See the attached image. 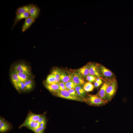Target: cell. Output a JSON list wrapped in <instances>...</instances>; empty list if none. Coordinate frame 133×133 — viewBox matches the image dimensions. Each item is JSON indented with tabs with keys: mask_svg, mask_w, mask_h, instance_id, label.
Segmentation results:
<instances>
[{
	"mask_svg": "<svg viewBox=\"0 0 133 133\" xmlns=\"http://www.w3.org/2000/svg\"><path fill=\"white\" fill-rule=\"evenodd\" d=\"M84 100L89 104L95 106L102 105L107 102V101L103 100L97 94L89 95Z\"/></svg>",
	"mask_w": 133,
	"mask_h": 133,
	"instance_id": "6da1fadb",
	"label": "cell"
},
{
	"mask_svg": "<svg viewBox=\"0 0 133 133\" xmlns=\"http://www.w3.org/2000/svg\"><path fill=\"white\" fill-rule=\"evenodd\" d=\"M70 78L77 85H82L85 83L84 78L79 73L77 70H72L69 72Z\"/></svg>",
	"mask_w": 133,
	"mask_h": 133,
	"instance_id": "7a4b0ae2",
	"label": "cell"
},
{
	"mask_svg": "<svg viewBox=\"0 0 133 133\" xmlns=\"http://www.w3.org/2000/svg\"><path fill=\"white\" fill-rule=\"evenodd\" d=\"M55 93L57 96L62 98L80 101L84 100V99H82L83 98L80 96H77L72 95L66 90H59Z\"/></svg>",
	"mask_w": 133,
	"mask_h": 133,
	"instance_id": "3957f363",
	"label": "cell"
},
{
	"mask_svg": "<svg viewBox=\"0 0 133 133\" xmlns=\"http://www.w3.org/2000/svg\"><path fill=\"white\" fill-rule=\"evenodd\" d=\"M117 87V83L115 79L112 80L111 83L107 87L106 92V100H110L115 94Z\"/></svg>",
	"mask_w": 133,
	"mask_h": 133,
	"instance_id": "277c9868",
	"label": "cell"
},
{
	"mask_svg": "<svg viewBox=\"0 0 133 133\" xmlns=\"http://www.w3.org/2000/svg\"><path fill=\"white\" fill-rule=\"evenodd\" d=\"M89 68L90 75H92L96 77L102 79L101 75L99 69L98 64L93 62H89L88 64Z\"/></svg>",
	"mask_w": 133,
	"mask_h": 133,
	"instance_id": "5b68a950",
	"label": "cell"
},
{
	"mask_svg": "<svg viewBox=\"0 0 133 133\" xmlns=\"http://www.w3.org/2000/svg\"><path fill=\"white\" fill-rule=\"evenodd\" d=\"M14 69L17 72L25 73L31 76V71L29 67L24 64H16L14 66Z\"/></svg>",
	"mask_w": 133,
	"mask_h": 133,
	"instance_id": "8992f818",
	"label": "cell"
},
{
	"mask_svg": "<svg viewBox=\"0 0 133 133\" xmlns=\"http://www.w3.org/2000/svg\"><path fill=\"white\" fill-rule=\"evenodd\" d=\"M112 80H109L105 81L101 86L97 94L101 99L103 100H106V90L107 87L110 84Z\"/></svg>",
	"mask_w": 133,
	"mask_h": 133,
	"instance_id": "52a82bcc",
	"label": "cell"
},
{
	"mask_svg": "<svg viewBox=\"0 0 133 133\" xmlns=\"http://www.w3.org/2000/svg\"><path fill=\"white\" fill-rule=\"evenodd\" d=\"M98 66L100 73L102 77L109 78L113 76V73L108 69L100 64H98Z\"/></svg>",
	"mask_w": 133,
	"mask_h": 133,
	"instance_id": "ba28073f",
	"label": "cell"
},
{
	"mask_svg": "<svg viewBox=\"0 0 133 133\" xmlns=\"http://www.w3.org/2000/svg\"><path fill=\"white\" fill-rule=\"evenodd\" d=\"M34 4L30 3L19 7L16 11V14L29 13L30 10L34 6Z\"/></svg>",
	"mask_w": 133,
	"mask_h": 133,
	"instance_id": "9c48e42d",
	"label": "cell"
},
{
	"mask_svg": "<svg viewBox=\"0 0 133 133\" xmlns=\"http://www.w3.org/2000/svg\"><path fill=\"white\" fill-rule=\"evenodd\" d=\"M35 20L30 16L25 19L22 28V31L24 32L28 30L35 21Z\"/></svg>",
	"mask_w": 133,
	"mask_h": 133,
	"instance_id": "30bf717a",
	"label": "cell"
},
{
	"mask_svg": "<svg viewBox=\"0 0 133 133\" xmlns=\"http://www.w3.org/2000/svg\"><path fill=\"white\" fill-rule=\"evenodd\" d=\"M40 11V9L38 6L35 4L29 12L30 16L36 20L39 16Z\"/></svg>",
	"mask_w": 133,
	"mask_h": 133,
	"instance_id": "8fae6325",
	"label": "cell"
},
{
	"mask_svg": "<svg viewBox=\"0 0 133 133\" xmlns=\"http://www.w3.org/2000/svg\"><path fill=\"white\" fill-rule=\"evenodd\" d=\"M30 16L29 13L16 14V17L14 21L12 29H13L14 27L17 24L18 22L20 20L23 19H25Z\"/></svg>",
	"mask_w": 133,
	"mask_h": 133,
	"instance_id": "7c38bea8",
	"label": "cell"
},
{
	"mask_svg": "<svg viewBox=\"0 0 133 133\" xmlns=\"http://www.w3.org/2000/svg\"><path fill=\"white\" fill-rule=\"evenodd\" d=\"M10 75L12 81L17 90V85L20 81L16 71L14 70L11 72Z\"/></svg>",
	"mask_w": 133,
	"mask_h": 133,
	"instance_id": "4fadbf2b",
	"label": "cell"
},
{
	"mask_svg": "<svg viewBox=\"0 0 133 133\" xmlns=\"http://www.w3.org/2000/svg\"><path fill=\"white\" fill-rule=\"evenodd\" d=\"M77 71L84 78L90 74L89 67L88 64L77 70Z\"/></svg>",
	"mask_w": 133,
	"mask_h": 133,
	"instance_id": "5bb4252c",
	"label": "cell"
},
{
	"mask_svg": "<svg viewBox=\"0 0 133 133\" xmlns=\"http://www.w3.org/2000/svg\"><path fill=\"white\" fill-rule=\"evenodd\" d=\"M45 86L46 88L50 92L56 93L59 90V86L58 83L50 84L45 82Z\"/></svg>",
	"mask_w": 133,
	"mask_h": 133,
	"instance_id": "9a60e30c",
	"label": "cell"
},
{
	"mask_svg": "<svg viewBox=\"0 0 133 133\" xmlns=\"http://www.w3.org/2000/svg\"><path fill=\"white\" fill-rule=\"evenodd\" d=\"M70 80V78L69 72L62 70L60 77V82L66 83Z\"/></svg>",
	"mask_w": 133,
	"mask_h": 133,
	"instance_id": "2e32d148",
	"label": "cell"
},
{
	"mask_svg": "<svg viewBox=\"0 0 133 133\" xmlns=\"http://www.w3.org/2000/svg\"><path fill=\"white\" fill-rule=\"evenodd\" d=\"M62 70L60 68L55 67L52 69L51 74L55 77L57 83L60 82V77Z\"/></svg>",
	"mask_w": 133,
	"mask_h": 133,
	"instance_id": "e0dca14e",
	"label": "cell"
},
{
	"mask_svg": "<svg viewBox=\"0 0 133 133\" xmlns=\"http://www.w3.org/2000/svg\"><path fill=\"white\" fill-rule=\"evenodd\" d=\"M35 122L26 119L20 127H27L30 129L33 128Z\"/></svg>",
	"mask_w": 133,
	"mask_h": 133,
	"instance_id": "ac0fdd59",
	"label": "cell"
},
{
	"mask_svg": "<svg viewBox=\"0 0 133 133\" xmlns=\"http://www.w3.org/2000/svg\"><path fill=\"white\" fill-rule=\"evenodd\" d=\"M9 124L4 120L0 123V133L5 132L9 129Z\"/></svg>",
	"mask_w": 133,
	"mask_h": 133,
	"instance_id": "d6986e66",
	"label": "cell"
},
{
	"mask_svg": "<svg viewBox=\"0 0 133 133\" xmlns=\"http://www.w3.org/2000/svg\"><path fill=\"white\" fill-rule=\"evenodd\" d=\"M75 89L79 96L83 98L84 97L85 95V92L82 85H76Z\"/></svg>",
	"mask_w": 133,
	"mask_h": 133,
	"instance_id": "ffe728a7",
	"label": "cell"
},
{
	"mask_svg": "<svg viewBox=\"0 0 133 133\" xmlns=\"http://www.w3.org/2000/svg\"><path fill=\"white\" fill-rule=\"evenodd\" d=\"M41 115L33 113H30L28 115L26 119L35 122L38 121Z\"/></svg>",
	"mask_w": 133,
	"mask_h": 133,
	"instance_id": "44dd1931",
	"label": "cell"
},
{
	"mask_svg": "<svg viewBox=\"0 0 133 133\" xmlns=\"http://www.w3.org/2000/svg\"><path fill=\"white\" fill-rule=\"evenodd\" d=\"M20 81L24 82L26 80L30 79V76L26 74L21 72H16Z\"/></svg>",
	"mask_w": 133,
	"mask_h": 133,
	"instance_id": "7402d4cb",
	"label": "cell"
},
{
	"mask_svg": "<svg viewBox=\"0 0 133 133\" xmlns=\"http://www.w3.org/2000/svg\"><path fill=\"white\" fill-rule=\"evenodd\" d=\"M94 88V85L91 82H89L85 83L83 86L84 91L87 92L92 91Z\"/></svg>",
	"mask_w": 133,
	"mask_h": 133,
	"instance_id": "603a6c76",
	"label": "cell"
},
{
	"mask_svg": "<svg viewBox=\"0 0 133 133\" xmlns=\"http://www.w3.org/2000/svg\"><path fill=\"white\" fill-rule=\"evenodd\" d=\"M45 83L50 84H55L57 83L56 79L54 76L51 73L47 77Z\"/></svg>",
	"mask_w": 133,
	"mask_h": 133,
	"instance_id": "cb8c5ba5",
	"label": "cell"
},
{
	"mask_svg": "<svg viewBox=\"0 0 133 133\" xmlns=\"http://www.w3.org/2000/svg\"><path fill=\"white\" fill-rule=\"evenodd\" d=\"M25 84L26 90H29L32 88L33 86V82L31 78L24 82Z\"/></svg>",
	"mask_w": 133,
	"mask_h": 133,
	"instance_id": "d4e9b609",
	"label": "cell"
},
{
	"mask_svg": "<svg viewBox=\"0 0 133 133\" xmlns=\"http://www.w3.org/2000/svg\"><path fill=\"white\" fill-rule=\"evenodd\" d=\"M76 85L71 80L65 83V86L66 90L75 89Z\"/></svg>",
	"mask_w": 133,
	"mask_h": 133,
	"instance_id": "484cf974",
	"label": "cell"
},
{
	"mask_svg": "<svg viewBox=\"0 0 133 133\" xmlns=\"http://www.w3.org/2000/svg\"><path fill=\"white\" fill-rule=\"evenodd\" d=\"M17 90L23 91L26 90L25 84L24 82L20 81L17 85Z\"/></svg>",
	"mask_w": 133,
	"mask_h": 133,
	"instance_id": "4316f807",
	"label": "cell"
},
{
	"mask_svg": "<svg viewBox=\"0 0 133 133\" xmlns=\"http://www.w3.org/2000/svg\"><path fill=\"white\" fill-rule=\"evenodd\" d=\"M96 77L94 76L89 74L86 77V79L88 82H93L95 81Z\"/></svg>",
	"mask_w": 133,
	"mask_h": 133,
	"instance_id": "83f0119b",
	"label": "cell"
},
{
	"mask_svg": "<svg viewBox=\"0 0 133 133\" xmlns=\"http://www.w3.org/2000/svg\"><path fill=\"white\" fill-rule=\"evenodd\" d=\"M68 90L69 92L72 95L77 96H80L78 94L75 89H72Z\"/></svg>",
	"mask_w": 133,
	"mask_h": 133,
	"instance_id": "f1b7e54d",
	"label": "cell"
},
{
	"mask_svg": "<svg viewBox=\"0 0 133 133\" xmlns=\"http://www.w3.org/2000/svg\"><path fill=\"white\" fill-rule=\"evenodd\" d=\"M35 133H43V132L40 131L38 128H32L30 129Z\"/></svg>",
	"mask_w": 133,
	"mask_h": 133,
	"instance_id": "f546056e",
	"label": "cell"
},
{
	"mask_svg": "<svg viewBox=\"0 0 133 133\" xmlns=\"http://www.w3.org/2000/svg\"><path fill=\"white\" fill-rule=\"evenodd\" d=\"M46 120L45 116L44 115H41L38 122L40 123Z\"/></svg>",
	"mask_w": 133,
	"mask_h": 133,
	"instance_id": "4dcf8cb0",
	"label": "cell"
},
{
	"mask_svg": "<svg viewBox=\"0 0 133 133\" xmlns=\"http://www.w3.org/2000/svg\"><path fill=\"white\" fill-rule=\"evenodd\" d=\"M40 123L38 121L36 122L34 126V128H37L40 127Z\"/></svg>",
	"mask_w": 133,
	"mask_h": 133,
	"instance_id": "1f68e13d",
	"label": "cell"
},
{
	"mask_svg": "<svg viewBox=\"0 0 133 133\" xmlns=\"http://www.w3.org/2000/svg\"><path fill=\"white\" fill-rule=\"evenodd\" d=\"M59 87H63L65 86V83L63 82H59L58 83Z\"/></svg>",
	"mask_w": 133,
	"mask_h": 133,
	"instance_id": "d6a6232c",
	"label": "cell"
},
{
	"mask_svg": "<svg viewBox=\"0 0 133 133\" xmlns=\"http://www.w3.org/2000/svg\"><path fill=\"white\" fill-rule=\"evenodd\" d=\"M46 121H44L40 123V127L45 126L46 124Z\"/></svg>",
	"mask_w": 133,
	"mask_h": 133,
	"instance_id": "836d02e7",
	"label": "cell"
},
{
	"mask_svg": "<svg viewBox=\"0 0 133 133\" xmlns=\"http://www.w3.org/2000/svg\"><path fill=\"white\" fill-rule=\"evenodd\" d=\"M95 81H96L101 84L102 83V82L101 79L99 78H96Z\"/></svg>",
	"mask_w": 133,
	"mask_h": 133,
	"instance_id": "e575fe53",
	"label": "cell"
},
{
	"mask_svg": "<svg viewBox=\"0 0 133 133\" xmlns=\"http://www.w3.org/2000/svg\"><path fill=\"white\" fill-rule=\"evenodd\" d=\"M101 84L100 83L95 81L94 83V86L95 87H98L100 86Z\"/></svg>",
	"mask_w": 133,
	"mask_h": 133,
	"instance_id": "d590c367",
	"label": "cell"
},
{
	"mask_svg": "<svg viewBox=\"0 0 133 133\" xmlns=\"http://www.w3.org/2000/svg\"><path fill=\"white\" fill-rule=\"evenodd\" d=\"M4 120L3 119V118H0V123H1V122L2 121H3Z\"/></svg>",
	"mask_w": 133,
	"mask_h": 133,
	"instance_id": "8d00e7d4",
	"label": "cell"
}]
</instances>
